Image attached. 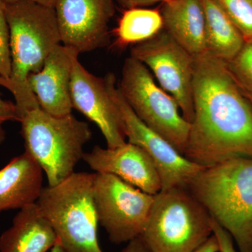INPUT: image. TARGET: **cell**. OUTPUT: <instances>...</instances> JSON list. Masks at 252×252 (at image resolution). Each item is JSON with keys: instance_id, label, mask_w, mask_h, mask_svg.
I'll use <instances>...</instances> for the list:
<instances>
[{"instance_id": "6da1fadb", "label": "cell", "mask_w": 252, "mask_h": 252, "mask_svg": "<svg viewBox=\"0 0 252 252\" xmlns=\"http://www.w3.org/2000/svg\"><path fill=\"white\" fill-rule=\"evenodd\" d=\"M194 116L184 156L200 166L252 158V104L227 63L194 56Z\"/></svg>"}, {"instance_id": "7a4b0ae2", "label": "cell", "mask_w": 252, "mask_h": 252, "mask_svg": "<svg viewBox=\"0 0 252 252\" xmlns=\"http://www.w3.org/2000/svg\"><path fill=\"white\" fill-rule=\"evenodd\" d=\"M10 30L11 73L1 86L13 94L18 117L39 107L28 84V77L39 72L50 54L61 45L54 8L22 1L5 4Z\"/></svg>"}, {"instance_id": "3957f363", "label": "cell", "mask_w": 252, "mask_h": 252, "mask_svg": "<svg viewBox=\"0 0 252 252\" xmlns=\"http://www.w3.org/2000/svg\"><path fill=\"white\" fill-rule=\"evenodd\" d=\"M187 189L226 230L240 252H252V158L203 167Z\"/></svg>"}, {"instance_id": "277c9868", "label": "cell", "mask_w": 252, "mask_h": 252, "mask_svg": "<svg viewBox=\"0 0 252 252\" xmlns=\"http://www.w3.org/2000/svg\"><path fill=\"white\" fill-rule=\"evenodd\" d=\"M19 122L25 152L40 165L48 186L59 185L74 173L92 137L89 124L72 114L54 117L40 107L25 113Z\"/></svg>"}, {"instance_id": "5b68a950", "label": "cell", "mask_w": 252, "mask_h": 252, "mask_svg": "<svg viewBox=\"0 0 252 252\" xmlns=\"http://www.w3.org/2000/svg\"><path fill=\"white\" fill-rule=\"evenodd\" d=\"M94 176L74 172L59 185L44 187L36 201L66 252H104L97 238Z\"/></svg>"}, {"instance_id": "8992f818", "label": "cell", "mask_w": 252, "mask_h": 252, "mask_svg": "<svg viewBox=\"0 0 252 252\" xmlns=\"http://www.w3.org/2000/svg\"><path fill=\"white\" fill-rule=\"evenodd\" d=\"M212 221L188 189L161 190L140 238L150 252H195L213 234Z\"/></svg>"}, {"instance_id": "52a82bcc", "label": "cell", "mask_w": 252, "mask_h": 252, "mask_svg": "<svg viewBox=\"0 0 252 252\" xmlns=\"http://www.w3.org/2000/svg\"><path fill=\"white\" fill-rule=\"evenodd\" d=\"M119 89L137 117L184 155L190 124L175 99L156 83L148 68L131 56L126 59Z\"/></svg>"}, {"instance_id": "ba28073f", "label": "cell", "mask_w": 252, "mask_h": 252, "mask_svg": "<svg viewBox=\"0 0 252 252\" xmlns=\"http://www.w3.org/2000/svg\"><path fill=\"white\" fill-rule=\"evenodd\" d=\"M93 196L99 224L116 245L142 234L154 195L109 174L94 173Z\"/></svg>"}, {"instance_id": "9c48e42d", "label": "cell", "mask_w": 252, "mask_h": 252, "mask_svg": "<svg viewBox=\"0 0 252 252\" xmlns=\"http://www.w3.org/2000/svg\"><path fill=\"white\" fill-rule=\"evenodd\" d=\"M131 57L144 64L158 85L175 99L182 116L193 119L194 56L165 30L149 40L132 46Z\"/></svg>"}, {"instance_id": "30bf717a", "label": "cell", "mask_w": 252, "mask_h": 252, "mask_svg": "<svg viewBox=\"0 0 252 252\" xmlns=\"http://www.w3.org/2000/svg\"><path fill=\"white\" fill-rule=\"evenodd\" d=\"M105 78L120 112L126 138L143 149L153 160L161 181V190L187 188L189 182L205 167L189 160L168 141L145 125L116 87L114 74L109 73Z\"/></svg>"}, {"instance_id": "8fae6325", "label": "cell", "mask_w": 252, "mask_h": 252, "mask_svg": "<svg viewBox=\"0 0 252 252\" xmlns=\"http://www.w3.org/2000/svg\"><path fill=\"white\" fill-rule=\"evenodd\" d=\"M54 9L63 45L79 54L107 45L114 0H57Z\"/></svg>"}, {"instance_id": "7c38bea8", "label": "cell", "mask_w": 252, "mask_h": 252, "mask_svg": "<svg viewBox=\"0 0 252 252\" xmlns=\"http://www.w3.org/2000/svg\"><path fill=\"white\" fill-rule=\"evenodd\" d=\"M70 94L73 108L97 125L107 147L115 148L126 143L122 117L107 79L89 72L79 61V56L73 63Z\"/></svg>"}, {"instance_id": "4fadbf2b", "label": "cell", "mask_w": 252, "mask_h": 252, "mask_svg": "<svg viewBox=\"0 0 252 252\" xmlns=\"http://www.w3.org/2000/svg\"><path fill=\"white\" fill-rule=\"evenodd\" d=\"M82 160L95 173L119 177L145 193L155 195L161 190V181L148 154L135 144L126 142L115 148L94 146Z\"/></svg>"}, {"instance_id": "5bb4252c", "label": "cell", "mask_w": 252, "mask_h": 252, "mask_svg": "<svg viewBox=\"0 0 252 252\" xmlns=\"http://www.w3.org/2000/svg\"><path fill=\"white\" fill-rule=\"evenodd\" d=\"M79 55L61 44L48 56L40 70L28 77L39 107L51 115L62 117L72 114L71 76L73 63Z\"/></svg>"}, {"instance_id": "9a60e30c", "label": "cell", "mask_w": 252, "mask_h": 252, "mask_svg": "<svg viewBox=\"0 0 252 252\" xmlns=\"http://www.w3.org/2000/svg\"><path fill=\"white\" fill-rule=\"evenodd\" d=\"M44 172L28 152L0 170V213L36 203L43 189Z\"/></svg>"}, {"instance_id": "2e32d148", "label": "cell", "mask_w": 252, "mask_h": 252, "mask_svg": "<svg viewBox=\"0 0 252 252\" xmlns=\"http://www.w3.org/2000/svg\"><path fill=\"white\" fill-rule=\"evenodd\" d=\"M54 228L36 203L21 209L0 235V252H48L57 243Z\"/></svg>"}, {"instance_id": "e0dca14e", "label": "cell", "mask_w": 252, "mask_h": 252, "mask_svg": "<svg viewBox=\"0 0 252 252\" xmlns=\"http://www.w3.org/2000/svg\"><path fill=\"white\" fill-rule=\"evenodd\" d=\"M160 10L163 29L186 51L193 56L206 51L202 0H170Z\"/></svg>"}, {"instance_id": "ac0fdd59", "label": "cell", "mask_w": 252, "mask_h": 252, "mask_svg": "<svg viewBox=\"0 0 252 252\" xmlns=\"http://www.w3.org/2000/svg\"><path fill=\"white\" fill-rule=\"evenodd\" d=\"M205 18V49L225 63L243 47L245 39L216 0H202Z\"/></svg>"}, {"instance_id": "d6986e66", "label": "cell", "mask_w": 252, "mask_h": 252, "mask_svg": "<svg viewBox=\"0 0 252 252\" xmlns=\"http://www.w3.org/2000/svg\"><path fill=\"white\" fill-rule=\"evenodd\" d=\"M163 30L160 10L133 7L126 9L114 29L115 45L124 49L149 40Z\"/></svg>"}, {"instance_id": "ffe728a7", "label": "cell", "mask_w": 252, "mask_h": 252, "mask_svg": "<svg viewBox=\"0 0 252 252\" xmlns=\"http://www.w3.org/2000/svg\"><path fill=\"white\" fill-rule=\"evenodd\" d=\"M226 63L235 80L252 104V39L245 40L238 54Z\"/></svg>"}, {"instance_id": "44dd1931", "label": "cell", "mask_w": 252, "mask_h": 252, "mask_svg": "<svg viewBox=\"0 0 252 252\" xmlns=\"http://www.w3.org/2000/svg\"><path fill=\"white\" fill-rule=\"evenodd\" d=\"M245 40L252 39V0H216Z\"/></svg>"}, {"instance_id": "7402d4cb", "label": "cell", "mask_w": 252, "mask_h": 252, "mask_svg": "<svg viewBox=\"0 0 252 252\" xmlns=\"http://www.w3.org/2000/svg\"><path fill=\"white\" fill-rule=\"evenodd\" d=\"M11 58L10 30L6 14V6L0 0V78L7 81L11 76Z\"/></svg>"}, {"instance_id": "603a6c76", "label": "cell", "mask_w": 252, "mask_h": 252, "mask_svg": "<svg viewBox=\"0 0 252 252\" xmlns=\"http://www.w3.org/2000/svg\"><path fill=\"white\" fill-rule=\"evenodd\" d=\"M212 232L218 244L217 252H240L230 233L212 219Z\"/></svg>"}, {"instance_id": "cb8c5ba5", "label": "cell", "mask_w": 252, "mask_h": 252, "mask_svg": "<svg viewBox=\"0 0 252 252\" xmlns=\"http://www.w3.org/2000/svg\"><path fill=\"white\" fill-rule=\"evenodd\" d=\"M11 121H19L17 107L15 102L3 99L0 94V144L4 142L6 136L3 125Z\"/></svg>"}, {"instance_id": "d4e9b609", "label": "cell", "mask_w": 252, "mask_h": 252, "mask_svg": "<svg viewBox=\"0 0 252 252\" xmlns=\"http://www.w3.org/2000/svg\"><path fill=\"white\" fill-rule=\"evenodd\" d=\"M118 3L124 9L133 7H145L157 3H165L170 0H117Z\"/></svg>"}, {"instance_id": "484cf974", "label": "cell", "mask_w": 252, "mask_h": 252, "mask_svg": "<svg viewBox=\"0 0 252 252\" xmlns=\"http://www.w3.org/2000/svg\"><path fill=\"white\" fill-rule=\"evenodd\" d=\"M121 252H150L139 237L131 240Z\"/></svg>"}, {"instance_id": "4316f807", "label": "cell", "mask_w": 252, "mask_h": 252, "mask_svg": "<svg viewBox=\"0 0 252 252\" xmlns=\"http://www.w3.org/2000/svg\"><path fill=\"white\" fill-rule=\"evenodd\" d=\"M218 251V244L215 237L212 234L208 240L195 252H217Z\"/></svg>"}, {"instance_id": "83f0119b", "label": "cell", "mask_w": 252, "mask_h": 252, "mask_svg": "<svg viewBox=\"0 0 252 252\" xmlns=\"http://www.w3.org/2000/svg\"><path fill=\"white\" fill-rule=\"evenodd\" d=\"M5 4H11V3L18 2V1H32V2L37 3V4L44 5V6H49V7L54 8L57 0H2Z\"/></svg>"}, {"instance_id": "f1b7e54d", "label": "cell", "mask_w": 252, "mask_h": 252, "mask_svg": "<svg viewBox=\"0 0 252 252\" xmlns=\"http://www.w3.org/2000/svg\"><path fill=\"white\" fill-rule=\"evenodd\" d=\"M50 252H66L64 251V249L62 248V246H61V244L58 242L56 243V245H54V248L51 249V251Z\"/></svg>"}, {"instance_id": "f546056e", "label": "cell", "mask_w": 252, "mask_h": 252, "mask_svg": "<svg viewBox=\"0 0 252 252\" xmlns=\"http://www.w3.org/2000/svg\"><path fill=\"white\" fill-rule=\"evenodd\" d=\"M0 86H1V78H0Z\"/></svg>"}]
</instances>
